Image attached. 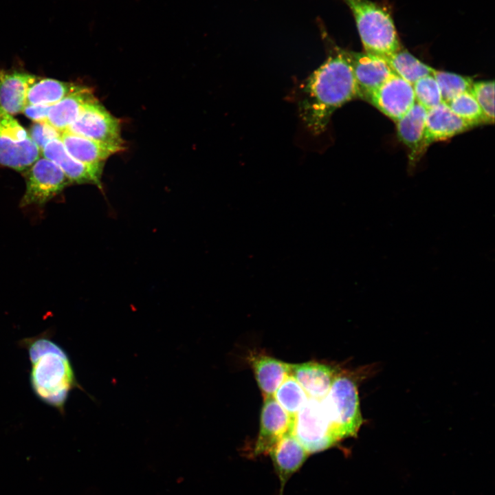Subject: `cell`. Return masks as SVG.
<instances>
[{
    "instance_id": "cell-21",
    "label": "cell",
    "mask_w": 495,
    "mask_h": 495,
    "mask_svg": "<svg viewBox=\"0 0 495 495\" xmlns=\"http://www.w3.org/2000/svg\"><path fill=\"white\" fill-rule=\"evenodd\" d=\"M80 85L52 78H40L29 88L27 104L53 105L76 90Z\"/></svg>"
},
{
    "instance_id": "cell-3",
    "label": "cell",
    "mask_w": 495,
    "mask_h": 495,
    "mask_svg": "<svg viewBox=\"0 0 495 495\" xmlns=\"http://www.w3.org/2000/svg\"><path fill=\"white\" fill-rule=\"evenodd\" d=\"M351 10L364 52L387 58L402 47L392 16L370 0H342Z\"/></svg>"
},
{
    "instance_id": "cell-1",
    "label": "cell",
    "mask_w": 495,
    "mask_h": 495,
    "mask_svg": "<svg viewBox=\"0 0 495 495\" xmlns=\"http://www.w3.org/2000/svg\"><path fill=\"white\" fill-rule=\"evenodd\" d=\"M300 104V115L314 134L323 132L333 113L358 98L347 50L336 47L309 76Z\"/></svg>"
},
{
    "instance_id": "cell-2",
    "label": "cell",
    "mask_w": 495,
    "mask_h": 495,
    "mask_svg": "<svg viewBox=\"0 0 495 495\" xmlns=\"http://www.w3.org/2000/svg\"><path fill=\"white\" fill-rule=\"evenodd\" d=\"M28 353L30 382L38 399L65 414L70 392L82 390L78 384L67 352L52 339L50 330L19 341Z\"/></svg>"
},
{
    "instance_id": "cell-24",
    "label": "cell",
    "mask_w": 495,
    "mask_h": 495,
    "mask_svg": "<svg viewBox=\"0 0 495 495\" xmlns=\"http://www.w3.org/2000/svg\"><path fill=\"white\" fill-rule=\"evenodd\" d=\"M446 104L456 115L472 126L487 123L480 106L470 91L455 96Z\"/></svg>"
},
{
    "instance_id": "cell-12",
    "label": "cell",
    "mask_w": 495,
    "mask_h": 495,
    "mask_svg": "<svg viewBox=\"0 0 495 495\" xmlns=\"http://www.w3.org/2000/svg\"><path fill=\"white\" fill-rule=\"evenodd\" d=\"M41 153L63 170L71 184H91L102 188L104 165H89L76 160L67 153L59 138L48 142Z\"/></svg>"
},
{
    "instance_id": "cell-10",
    "label": "cell",
    "mask_w": 495,
    "mask_h": 495,
    "mask_svg": "<svg viewBox=\"0 0 495 495\" xmlns=\"http://www.w3.org/2000/svg\"><path fill=\"white\" fill-rule=\"evenodd\" d=\"M367 101L395 122L416 102L412 85L395 74L374 91Z\"/></svg>"
},
{
    "instance_id": "cell-6",
    "label": "cell",
    "mask_w": 495,
    "mask_h": 495,
    "mask_svg": "<svg viewBox=\"0 0 495 495\" xmlns=\"http://www.w3.org/2000/svg\"><path fill=\"white\" fill-rule=\"evenodd\" d=\"M291 433L309 454L324 451L338 442L320 399L310 397L295 415Z\"/></svg>"
},
{
    "instance_id": "cell-19",
    "label": "cell",
    "mask_w": 495,
    "mask_h": 495,
    "mask_svg": "<svg viewBox=\"0 0 495 495\" xmlns=\"http://www.w3.org/2000/svg\"><path fill=\"white\" fill-rule=\"evenodd\" d=\"M96 99L92 89L80 85L50 107L46 122L63 132L75 121L86 105Z\"/></svg>"
},
{
    "instance_id": "cell-8",
    "label": "cell",
    "mask_w": 495,
    "mask_h": 495,
    "mask_svg": "<svg viewBox=\"0 0 495 495\" xmlns=\"http://www.w3.org/2000/svg\"><path fill=\"white\" fill-rule=\"evenodd\" d=\"M65 131L103 143L124 146L120 120L98 99L89 102Z\"/></svg>"
},
{
    "instance_id": "cell-18",
    "label": "cell",
    "mask_w": 495,
    "mask_h": 495,
    "mask_svg": "<svg viewBox=\"0 0 495 495\" xmlns=\"http://www.w3.org/2000/svg\"><path fill=\"white\" fill-rule=\"evenodd\" d=\"M473 127L456 115L442 102L427 110L426 118V142L428 146L434 142L446 140Z\"/></svg>"
},
{
    "instance_id": "cell-29",
    "label": "cell",
    "mask_w": 495,
    "mask_h": 495,
    "mask_svg": "<svg viewBox=\"0 0 495 495\" xmlns=\"http://www.w3.org/2000/svg\"><path fill=\"white\" fill-rule=\"evenodd\" d=\"M52 105L27 104L22 112L35 122H46Z\"/></svg>"
},
{
    "instance_id": "cell-25",
    "label": "cell",
    "mask_w": 495,
    "mask_h": 495,
    "mask_svg": "<svg viewBox=\"0 0 495 495\" xmlns=\"http://www.w3.org/2000/svg\"><path fill=\"white\" fill-rule=\"evenodd\" d=\"M432 75L438 83L442 101L445 103L463 92L470 91L473 84L470 78L454 73L434 69Z\"/></svg>"
},
{
    "instance_id": "cell-20",
    "label": "cell",
    "mask_w": 495,
    "mask_h": 495,
    "mask_svg": "<svg viewBox=\"0 0 495 495\" xmlns=\"http://www.w3.org/2000/svg\"><path fill=\"white\" fill-rule=\"evenodd\" d=\"M249 359L264 397L273 396L280 384L291 374L292 364L265 355H252Z\"/></svg>"
},
{
    "instance_id": "cell-13",
    "label": "cell",
    "mask_w": 495,
    "mask_h": 495,
    "mask_svg": "<svg viewBox=\"0 0 495 495\" xmlns=\"http://www.w3.org/2000/svg\"><path fill=\"white\" fill-rule=\"evenodd\" d=\"M280 484V495L289 478L303 465L309 453L289 432L283 436L268 452Z\"/></svg>"
},
{
    "instance_id": "cell-26",
    "label": "cell",
    "mask_w": 495,
    "mask_h": 495,
    "mask_svg": "<svg viewBox=\"0 0 495 495\" xmlns=\"http://www.w3.org/2000/svg\"><path fill=\"white\" fill-rule=\"evenodd\" d=\"M412 87L415 101L427 110L443 102L439 87L432 74L419 78Z\"/></svg>"
},
{
    "instance_id": "cell-5",
    "label": "cell",
    "mask_w": 495,
    "mask_h": 495,
    "mask_svg": "<svg viewBox=\"0 0 495 495\" xmlns=\"http://www.w3.org/2000/svg\"><path fill=\"white\" fill-rule=\"evenodd\" d=\"M40 154L27 131L0 107V166L23 173Z\"/></svg>"
},
{
    "instance_id": "cell-27",
    "label": "cell",
    "mask_w": 495,
    "mask_h": 495,
    "mask_svg": "<svg viewBox=\"0 0 495 495\" xmlns=\"http://www.w3.org/2000/svg\"><path fill=\"white\" fill-rule=\"evenodd\" d=\"M470 92L480 106L487 123L494 120V82H473Z\"/></svg>"
},
{
    "instance_id": "cell-9",
    "label": "cell",
    "mask_w": 495,
    "mask_h": 495,
    "mask_svg": "<svg viewBox=\"0 0 495 495\" xmlns=\"http://www.w3.org/2000/svg\"><path fill=\"white\" fill-rule=\"evenodd\" d=\"M293 421L294 418L286 412L273 396L264 397L253 455L267 454L283 436L292 432Z\"/></svg>"
},
{
    "instance_id": "cell-17",
    "label": "cell",
    "mask_w": 495,
    "mask_h": 495,
    "mask_svg": "<svg viewBox=\"0 0 495 495\" xmlns=\"http://www.w3.org/2000/svg\"><path fill=\"white\" fill-rule=\"evenodd\" d=\"M338 373L328 364L316 362L291 364V375L302 386L310 398L322 399L325 397Z\"/></svg>"
},
{
    "instance_id": "cell-11",
    "label": "cell",
    "mask_w": 495,
    "mask_h": 495,
    "mask_svg": "<svg viewBox=\"0 0 495 495\" xmlns=\"http://www.w3.org/2000/svg\"><path fill=\"white\" fill-rule=\"evenodd\" d=\"M347 52L358 98L367 100L371 94L394 73L382 58L366 52L348 50Z\"/></svg>"
},
{
    "instance_id": "cell-14",
    "label": "cell",
    "mask_w": 495,
    "mask_h": 495,
    "mask_svg": "<svg viewBox=\"0 0 495 495\" xmlns=\"http://www.w3.org/2000/svg\"><path fill=\"white\" fill-rule=\"evenodd\" d=\"M59 139L72 157L89 165H104L109 157L125 148L124 146L103 143L68 131L61 132Z\"/></svg>"
},
{
    "instance_id": "cell-28",
    "label": "cell",
    "mask_w": 495,
    "mask_h": 495,
    "mask_svg": "<svg viewBox=\"0 0 495 495\" xmlns=\"http://www.w3.org/2000/svg\"><path fill=\"white\" fill-rule=\"evenodd\" d=\"M60 133L47 122H36L31 126L29 135L41 151L48 142L60 138Z\"/></svg>"
},
{
    "instance_id": "cell-23",
    "label": "cell",
    "mask_w": 495,
    "mask_h": 495,
    "mask_svg": "<svg viewBox=\"0 0 495 495\" xmlns=\"http://www.w3.org/2000/svg\"><path fill=\"white\" fill-rule=\"evenodd\" d=\"M273 397L292 418H294L309 398L302 386L291 375L280 384Z\"/></svg>"
},
{
    "instance_id": "cell-15",
    "label": "cell",
    "mask_w": 495,
    "mask_h": 495,
    "mask_svg": "<svg viewBox=\"0 0 495 495\" xmlns=\"http://www.w3.org/2000/svg\"><path fill=\"white\" fill-rule=\"evenodd\" d=\"M427 109L415 102L397 121V131L400 140L408 148L410 160H417L428 147L426 142Z\"/></svg>"
},
{
    "instance_id": "cell-22",
    "label": "cell",
    "mask_w": 495,
    "mask_h": 495,
    "mask_svg": "<svg viewBox=\"0 0 495 495\" xmlns=\"http://www.w3.org/2000/svg\"><path fill=\"white\" fill-rule=\"evenodd\" d=\"M384 60L395 74L411 85L424 76L432 74L434 70L402 48Z\"/></svg>"
},
{
    "instance_id": "cell-4",
    "label": "cell",
    "mask_w": 495,
    "mask_h": 495,
    "mask_svg": "<svg viewBox=\"0 0 495 495\" xmlns=\"http://www.w3.org/2000/svg\"><path fill=\"white\" fill-rule=\"evenodd\" d=\"M320 401L338 441L357 434L363 420L357 385L353 380L338 374Z\"/></svg>"
},
{
    "instance_id": "cell-16",
    "label": "cell",
    "mask_w": 495,
    "mask_h": 495,
    "mask_svg": "<svg viewBox=\"0 0 495 495\" xmlns=\"http://www.w3.org/2000/svg\"><path fill=\"white\" fill-rule=\"evenodd\" d=\"M38 79L27 72L0 69V107L12 116L21 113L28 89Z\"/></svg>"
},
{
    "instance_id": "cell-7",
    "label": "cell",
    "mask_w": 495,
    "mask_h": 495,
    "mask_svg": "<svg viewBox=\"0 0 495 495\" xmlns=\"http://www.w3.org/2000/svg\"><path fill=\"white\" fill-rule=\"evenodd\" d=\"M25 190L20 201L22 208L43 206L71 185L63 170L53 162L39 157L25 171Z\"/></svg>"
}]
</instances>
